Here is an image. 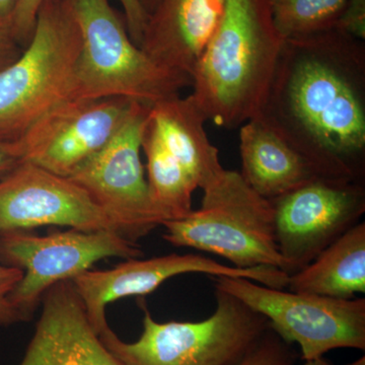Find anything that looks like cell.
<instances>
[{
    "instance_id": "obj_23",
    "label": "cell",
    "mask_w": 365,
    "mask_h": 365,
    "mask_svg": "<svg viewBox=\"0 0 365 365\" xmlns=\"http://www.w3.org/2000/svg\"><path fill=\"white\" fill-rule=\"evenodd\" d=\"M333 28L365 41V0H347Z\"/></svg>"
},
{
    "instance_id": "obj_13",
    "label": "cell",
    "mask_w": 365,
    "mask_h": 365,
    "mask_svg": "<svg viewBox=\"0 0 365 365\" xmlns=\"http://www.w3.org/2000/svg\"><path fill=\"white\" fill-rule=\"evenodd\" d=\"M199 273L216 277L246 278L265 287L285 289L288 277L284 271L272 267H230L199 254H170L148 260L128 259L104 271L88 270L71 280L85 307L93 330L98 334L106 325V307L127 297L150 294L170 278Z\"/></svg>"
},
{
    "instance_id": "obj_6",
    "label": "cell",
    "mask_w": 365,
    "mask_h": 365,
    "mask_svg": "<svg viewBox=\"0 0 365 365\" xmlns=\"http://www.w3.org/2000/svg\"><path fill=\"white\" fill-rule=\"evenodd\" d=\"M216 309L200 322H167L144 312L143 331L125 343L109 324L98 335L125 365H234L269 329L268 319L242 300L215 289Z\"/></svg>"
},
{
    "instance_id": "obj_1",
    "label": "cell",
    "mask_w": 365,
    "mask_h": 365,
    "mask_svg": "<svg viewBox=\"0 0 365 365\" xmlns=\"http://www.w3.org/2000/svg\"><path fill=\"white\" fill-rule=\"evenodd\" d=\"M260 117L319 177L365 182V43L336 30L285 39Z\"/></svg>"
},
{
    "instance_id": "obj_5",
    "label": "cell",
    "mask_w": 365,
    "mask_h": 365,
    "mask_svg": "<svg viewBox=\"0 0 365 365\" xmlns=\"http://www.w3.org/2000/svg\"><path fill=\"white\" fill-rule=\"evenodd\" d=\"M201 207L187 217L163 223V239L217 255L234 267L284 271L275 237L270 200L257 194L237 170H225L203 190Z\"/></svg>"
},
{
    "instance_id": "obj_11",
    "label": "cell",
    "mask_w": 365,
    "mask_h": 365,
    "mask_svg": "<svg viewBox=\"0 0 365 365\" xmlns=\"http://www.w3.org/2000/svg\"><path fill=\"white\" fill-rule=\"evenodd\" d=\"M134 102L125 98L63 101L16 140L23 162L71 177L111 140Z\"/></svg>"
},
{
    "instance_id": "obj_27",
    "label": "cell",
    "mask_w": 365,
    "mask_h": 365,
    "mask_svg": "<svg viewBox=\"0 0 365 365\" xmlns=\"http://www.w3.org/2000/svg\"><path fill=\"white\" fill-rule=\"evenodd\" d=\"M23 162L16 140L0 138V179Z\"/></svg>"
},
{
    "instance_id": "obj_29",
    "label": "cell",
    "mask_w": 365,
    "mask_h": 365,
    "mask_svg": "<svg viewBox=\"0 0 365 365\" xmlns=\"http://www.w3.org/2000/svg\"><path fill=\"white\" fill-rule=\"evenodd\" d=\"M141 6H143L144 11H146V14L150 16L151 11L155 9V7L157 6L158 0H139Z\"/></svg>"
},
{
    "instance_id": "obj_17",
    "label": "cell",
    "mask_w": 365,
    "mask_h": 365,
    "mask_svg": "<svg viewBox=\"0 0 365 365\" xmlns=\"http://www.w3.org/2000/svg\"><path fill=\"white\" fill-rule=\"evenodd\" d=\"M240 155L242 179L267 200L322 178L258 116L240 127Z\"/></svg>"
},
{
    "instance_id": "obj_12",
    "label": "cell",
    "mask_w": 365,
    "mask_h": 365,
    "mask_svg": "<svg viewBox=\"0 0 365 365\" xmlns=\"http://www.w3.org/2000/svg\"><path fill=\"white\" fill-rule=\"evenodd\" d=\"M46 225L122 235L117 222L76 182L21 162L0 179V235Z\"/></svg>"
},
{
    "instance_id": "obj_28",
    "label": "cell",
    "mask_w": 365,
    "mask_h": 365,
    "mask_svg": "<svg viewBox=\"0 0 365 365\" xmlns=\"http://www.w3.org/2000/svg\"><path fill=\"white\" fill-rule=\"evenodd\" d=\"M18 0H0V18L9 21Z\"/></svg>"
},
{
    "instance_id": "obj_20",
    "label": "cell",
    "mask_w": 365,
    "mask_h": 365,
    "mask_svg": "<svg viewBox=\"0 0 365 365\" xmlns=\"http://www.w3.org/2000/svg\"><path fill=\"white\" fill-rule=\"evenodd\" d=\"M284 39L332 29L347 0H267Z\"/></svg>"
},
{
    "instance_id": "obj_26",
    "label": "cell",
    "mask_w": 365,
    "mask_h": 365,
    "mask_svg": "<svg viewBox=\"0 0 365 365\" xmlns=\"http://www.w3.org/2000/svg\"><path fill=\"white\" fill-rule=\"evenodd\" d=\"M23 50L14 39L9 21L0 18V71L13 63Z\"/></svg>"
},
{
    "instance_id": "obj_21",
    "label": "cell",
    "mask_w": 365,
    "mask_h": 365,
    "mask_svg": "<svg viewBox=\"0 0 365 365\" xmlns=\"http://www.w3.org/2000/svg\"><path fill=\"white\" fill-rule=\"evenodd\" d=\"M299 357L294 345L288 344L269 328L234 365H294Z\"/></svg>"
},
{
    "instance_id": "obj_22",
    "label": "cell",
    "mask_w": 365,
    "mask_h": 365,
    "mask_svg": "<svg viewBox=\"0 0 365 365\" xmlns=\"http://www.w3.org/2000/svg\"><path fill=\"white\" fill-rule=\"evenodd\" d=\"M45 0H18L13 14L9 18L11 32L14 39L25 48L32 39L36 21L41 6Z\"/></svg>"
},
{
    "instance_id": "obj_30",
    "label": "cell",
    "mask_w": 365,
    "mask_h": 365,
    "mask_svg": "<svg viewBox=\"0 0 365 365\" xmlns=\"http://www.w3.org/2000/svg\"><path fill=\"white\" fill-rule=\"evenodd\" d=\"M304 365H333L330 361L324 359V357H321V359H317L313 360H307V361H304Z\"/></svg>"
},
{
    "instance_id": "obj_25",
    "label": "cell",
    "mask_w": 365,
    "mask_h": 365,
    "mask_svg": "<svg viewBox=\"0 0 365 365\" xmlns=\"http://www.w3.org/2000/svg\"><path fill=\"white\" fill-rule=\"evenodd\" d=\"M124 11V20L132 41L140 47L148 14L139 0H118Z\"/></svg>"
},
{
    "instance_id": "obj_31",
    "label": "cell",
    "mask_w": 365,
    "mask_h": 365,
    "mask_svg": "<svg viewBox=\"0 0 365 365\" xmlns=\"http://www.w3.org/2000/svg\"><path fill=\"white\" fill-rule=\"evenodd\" d=\"M347 365H365V357H360V359L355 360V361H353L351 364Z\"/></svg>"
},
{
    "instance_id": "obj_9",
    "label": "cell",
    "mask_w": 365,
    "mask_h": 365,
    "mask_svg": "<svg viewBox=\"0 0 365 365\" xmlns=\"http://www.w3.org/2000/svg\"><path fill=\"white\" fill-rule=\"evenodd\" d=\"M150 109V105L134 102L111 140L69 177L111 216L122 235L134 242L163 225L150 199L141 160Z\"/></svg>"
},
{
    "instance_id": "obj_18",
    "label": "cell",
    "mask_w": 365,
    "mask_h": 365,
    "mask_svg": "<svg viewBox=\"0 0 365 365\" xmlns=\"http://www.w3.org/2000/svg\"><path fill=\"white\" fill-rule=\"evenodd\" d=\"M287 289L332 299L365 292V222H360L288 277Z\"/></svg>"
},
{
    "instance_id": "obj_14",
    "label": "cell",
    "mask_w": 365,
    "mask_h": 365,
    "mask_svg": "<svg viewBox=\"0 0 365 365\" xmlns=\"http://www.w3.org/2000/svg\"><path fill=\"white\" fill-rule=\"evenodd\" d=\"M42 314L19 365H125L93 330L71 280L46 292Z\"/></svg>"
},
{
    "instance_id": "obj_4",
    "label": "cell",
    "mask_w": 365,
    "mask_h": 365,
    "mask_svg": "<svg viewBox=\"0 0 365 365\" xmlns=\"http://www.w3.org/2000/svg\"><path fill=\"white\" fill-rule=\"evenodd\" d=\"M81 34L72 98H125L146 105L180 95L191 78L155 64L132 41L110 0H71Z\"/></svg>"
},
{
    "instance_id": "obj_24",
    "label": "cell",
    "mask_w": 365,
    "mask_h": 365,
    "mask_svg": "<svg viewBox=\"0 0 365 365\" xmlns=\"http://www.w3.org/2000/svg\"><path fill=\"white\" fill-rule=\"evenodd\" d=\"M24 272L21 269L0 263V325H13L16 323L13 311L7 302V297L14 289Z\"/></svg>"
},
{
    "instance_id": "obj_7",
    "label": "cell",
    "mask_w": 365,
    "mask_h": 365,
    "mask_svg": "<svg viewBox=\"0 0 365 365\" xmlns=\"http://www.w3.org/2000/svg\"><path fill=\"white\" fill-rule=\"evenodd\" d=\"M222 290L268 319L269 328L297 344L304 361L341 348L365 350V299H339L276 289L246 278L216 276Z\"/></svg>"
},
{
    "instance_id": "obj_16",
    "label": "cell",
    "mask_w": 365,
    "mask_h": 365,
    "mask_svg": "<svg viewBox=\"0 0 365 365\" xmlns=\"http://www.w3.org/2000/svg\"><path fill=\"white\" fill-rule=\"evenodd\" d=\"M148 122L197 188L205 189L225 170L220 151L206 133L207 118L191 95L174 96L151 105Z\"/></svg>"
},
{
    "instance_id": "obj_3",
    "label": "cell",
    "mask_w": 365,
    "mask_h": 365,
    "mask_svg": "<svg viewBox=\"0 0 365 365\" xmlns=\"http://www.w3.org/2000/svg\"><path fill=\"white\" fill-rule=\"evenodd\" d=\"M81 50L71 0H45L32 39L0 71V138L18 140L43 115L72 98Z\"/></svg>"
},
{
    "instance_id": "obj_8",
    "label": "cell",
    "mask_w": 365,
    "mask_h": 365,
    "mask_svg": "<svg viewBox=\"0 0 365 365\" xmlns=\"http://www.w3.org/2000/svg\"><path fill=\"white\" fill-rule=\"evenodd\" d=\"M143 250L112 230H73L34 235L14 232L0 235V263L21 269L20 282L7 297L16 323L30 321L49 288L72 280L110 257L137 259Z\"/></svg>"
},
{
    "instance_id": "obj_2",
    "label": "cell",
    "mask_w": 365,
    "mask_h": 365,
    "mask_svg": "<svg viewBox=\"0 0 365 365\" xmlns=\"http://www.w3.org/2000/svg\"><path fill=\"white\" fill-rule=\"evenodd\" d=\"M284 42L267 0H227L192 74L191 96L207 121L235 130L260 113Z\"/></svg>"
},
{
    "instance_id": "obj_19",
    "label": "cell",
    "mask_w": 365,
    "mask_h": 365,
    "mask_svg": "<svg viewBox=\"0 0 365 365\" xmlns=\"http://www.w3.org/2000/svg\"><path fill=\"white\" fill-rule=\"evenodd\" d=\"M141 148L146 158L150 199L163 225L191 215L192 197L197 187L184 168L165 150L148 119Z\"/></svg>"
},
{
    "instance_id": "obj_10",
    "label": "cell",
    "mask_w": 365,
    "mask_h": 365,
    "mask_svg": "<svg viewBox=\"0 0 365 365\" xmlns=\"http://www.w3.org/2000/svg\"><path fill=\"white\" fill-rule=\"evenodd\" d=\"M270 201L276 242L290 276L361 222L365 182L318 178Z\"/></svg>"
},
{
    "instance_id": "obj_15",
    "label": "cell",
    "mask_w": 365,
    "mask_h": 365,
    "mask_svg": "<svg viewBox=\"0 0 365 365\" xmlns=\"http://www.w3.org/2000/svg\"><path fill=\"white\" fill-rule=\"evenodd\" d=\"M227 0H158L140 48L158 66L191 78L225 14Z\"/></svg>"
}]
</instances>
